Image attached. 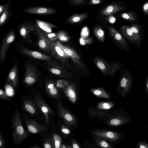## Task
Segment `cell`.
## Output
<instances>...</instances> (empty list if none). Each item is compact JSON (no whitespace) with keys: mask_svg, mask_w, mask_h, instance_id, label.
I'll return each mask as SVG.
<instances>
[{"mask_svg":"<svg viewBox=\"0 0 148 148\" xmlns=\"http://www.w3.org/2000/svg\"><path fill=\"white\" fill-rule=\"evenodd\" d=\"M12 124V128L14 129L12 137L13 140L14 144L16 145L19 146L21 143L28 137L29 132L25 130L23 126L21 121L20 113L18 109L16 110L11 119Z\"/></svg>","mask_w":148,"mask_h":148,"instance_id":"cell-1","label":"cell"},{"mask_svg":"<svg viewBox=\"0 0 148 148\" xmlns=\"http://www.w3.org/2000/svg\"><path fill=\"white\" fill-rule=\"evenodd\" d=\"M134 77L132 73L126 69L121 71L118 90L123 97L127 96L132 89Z\"/></svg>","mask_w":148,"mask_h":148,"instance_id":"cell-2","label":"cell"},{"mask_svg":"<svg viewBox=\"0 0 148 148\" xmlns=\"http://www.w3.org/2000/svg\"><path fill=\"white\" fill-rule=\"evenodd\" d=\"M94 62L103 75L107 77L113 76L115 73L123 66L120 63H109L98 57L95 58Z\"/></svg>","mask_w":148,"mask_h":148,"instance_id":"cell-3","label":"cell"},{"mask_svg":"<svg viewBox=\"0 0 148 148\" xmlns=\"http://www.w3.org/2000/svg\"><path fill=\"white\" fill-rule=\"evenodd\" d=\"M46 67L49 71L59 77L64 79H72V75L61 62L56 60L47 61Z\"/></svg>","mask_w":148,"mask_h":148,"instance_id":"cell-4","label":"cell"},{"mask_svg":"<svg viewBox=\"0 0 148 148\" xmlns=\"http://www.w3.org/2000/svg\"><path fill=\"white\" fill-rule=\"evenodd\" d=\"M56 42L64 52L70 57L75 66L78 70H85L86 66L85 64L82 61L81 59L75 50L70 47L62 44L59 41Z\"/></svg>","mask_w":148,"mask_h":148,"instance_id":"cell-5","label":"cell"},{"mask_svg":"<svg viewBox=\"0 0 148 148\" xmlns=\"http://www.w3.org/2000/svg\"><path fill=\"white\" fill-rule=\"evenodd\" d=\"M92 134L99 138L103 139L111 142H116L124 137L122 134L107 130H97L92 131Z\"/></svg>","mask_w":148,"mask_h":148,"instance_id":"cell-6","label":"cell"},{"mask_svg":"<svg viewBox=\"0 0 148 148\" xmlns=\"http://www.w3.org/2000/svg\"><path fill=\"white\" fill-rule=\"evenodd\" d=\"M108 28L110 36L118 46L122 50L129 51L130 50V47L121 34L114 28L109 26Z\"/></svg>","mask_w":148,"mask_h":148,"instance_id":"cell-7","label":"cell"},{"mask_svg":"<svg viewBox=\"0 0 148 148\" xmlns=\"http://www.w3.org/2000/svg\"><path fill=\"white\" fill-rule=\"evenodd\" d=\"M15 35L13 30H10L3 38L0 50V62H3L5 59L6 53L10 44L14 41Z\"/></svg>","mask_w":148,"mask_h":148,"instance_id":"cell-8","label":"cell"},{"mask_svg":"<svg viewBox=\"0 0 148 148\" xmlns=\"http://www.w3.org/2000/svg\"><path fill=\"white\" fill-rule=\"evenodd\" d=\"M55 52V58L66 67L71 69V65L69 62L70 57L64 52L58 44L56 41L52 42Z\"/></svg>","mask_w":148,"mask_h":148,"instance_id":"cell-9","label":"cell"},{"mask_svg":"<svg viewBox=\"0 0 148 148\" xmlns=\"http://www.w3.org/2000/svg\"><path fill=\"white\" fill-rule=\"evenodd\" d=\"M57 108L59 116L63 119L66 124L71 126L75 124L76 121L75 116L64 108L59 102L57 103Z\"/></svg>","mask_w":148,"mask_h":148,"instance_id":"cell-10","label":"cell"},{"mask_svg":"<svg viewBox=\"0 0 148 148\" xmlns=\"http://www.w3.org/2000/svg\"><path fill=\"white\" fill-rule=\"evenodd\" d=\"M39 28L37 24L33 22L25 21L21 24L19 30L21 36L23 38L26 39L29 37L32 32L36 31Z\"/></svg>","mask_w":148,"mask_h":148,"instance_id":"cell-11","label":"cell"},{"mask_svg":"<svg viewBox=\"0 0 148 148\" xmlns=\"http://www.w3.org/2000/svg\"><path fill=\"white\" fill-rule=\"evenodd\" d=\"M35 103L44 115L46 123L49 125V114L54 115L53 111L38 95L35 97Z\"/></svg>","mask_w":148,"mask_h":148,"instance_id":"cell-12","label":"cell"},{"mask_svg":"<svg viewBox=\"0 0 148 148\" xmlns=\"http://www.w3.org/2000/svg\"><path fill=\"white\" fill-rule=\"evenodd\" d=\"M38 76L37 70L35 67L30 64H27L24 77L25 83L29 85L33 84L37 81Z\"/></svg>","mask_w":148,"mask_h":148,"instance_id":"cell-13","label":"cell"},{"mask_svg":"<svg viewBox=\"0 0 148 148\" xmlns=\"http://www.w3.org/2000/svg\"><path fill=\"white\" fill-rule=\"evenodd\" d=\"M23 11L26 13L35 14L50 15L56 13L58 11L51 8L42 6L30 7L24 9Z\"/></svg>","mask_w":148,"mask_h":148,"instance_id":"cell-14","label":"cell"},{"mask_svg":"<svg viewBox=\"0 0 148 148\" xmlns=\"http://www.w3.org/2000/svg\"><path fill=\"white\" fill-rule=\"evenodd\" d=\"M38 44V47L41 50L51 57H55L54 51L51 42L39 36Z\"/></svg>","mask_w":148,"mask_h":148,"instance_id":"cell-15","label":"cell"},{"mask_svg":"<svg viewBox=\"0 0 148 148\" xmlns=\"http://www.w3.org/2000/svg\"><path fill=\"white\" fill-rule=\"evenodd\" d=\"M25 121L28 131L32 133L38 134L47 129L46 127L41 125L33 120L26 118Z\"/></svg>","mask_w":148,"mask_h":148,"instance_id":"cell-16","label":"cell"},{"mask_svg":"<svg viewBox=\"0 0 148 148\" xmlns=\"http://www.w3.org/2000/svg\"><path fill=\"white\" fill-rule=\"evenodd\" d=\"M21 52L24 54L35 59L47 61L52 60L50 56L38 51H32L25 48H22Z\"/></svg>","mask_w":148,"mask_h":148,"instance_id":"cell-17","label":"cell"},{"mask_svg":"<svg viewBox=\"0 0 148 148\" xmlns=\"http://www.w3.org/2000/svg\"><path fill=\"white\" fill-rule=\"evenodd\" d=\"M131 118L129 114H121L112 119L109 121V124L114 126L123 125L129 123Z\"/></svg>","mask_w":148,"mask_h":148,"instance_id":"cell-18","label":"cell"},{"mask_svg":"<svg viewBox=\"0 0 148 148\" xmlns=\"http://www.w3.org/2000/svg\"><path fill=\"white\" fill-rule=\"evenodd\" d=\"M7 82L15 88L18 84L17 64H15L11 69L8 77Z\"/></svg>","mask_w":148,"mask_h":148,"instance_id":"cell-19","label":"cell"},{"mask_svg":"<svg viewBox=\"0 0 148 148\" xmlns=\"http://www.w3.org/2000/svg\"><path fill=\"white\" fill-rule=\"evenodd\" d=\"M76 89L75 84L72 83L63 89L65 95L73 103H75L77 100Z\"/></svg>","mask_w":148,"mask_h":148,"instance_id":"cell-20","label":"cell"},{"mask_svg":"<svg viewBox=\"0 0 148 148\" xmlns=\"http://www.w3.org/2000/svg\"><path fill=\"white\" fill-rule=\"evenodd\" d=\"M121 32L123 35L132 45L137 47L136 39L132 32L130 29V27L123 25L121 28Z\"/></svg>","mask_w":148,"mask_h":148,"instance_id":"cell-21","label":"cell"},{"mask_svg":"<svg viewBox=\"0 0 148 148\" xmlns=\"http://www.w3.org/2000/svg\"><path fill=\"white\" fill-rule=\"evenodd\" d=\"M47 92L50 96L55 98L59 97V94L56 84L53 81H47L45 85Z\"/></svg>","mask_w":148,"mask_h":148,"instance_id":"cell-22","label":"cell"},{"mask_svg":"<svg viewBox=\"0 0 148 148\" xmlns=\"http://www.w3.org/2000/svg\"><path fill=\"white\" fill-rule=\"evenodd\" d=\"M124 9V7L118 4H112L106 7L102 11L101 15L103 16H110Z\"/></svg>","mask_w":148,"mask_h":148,"instance_id":"cell-23","label":"cell"},{"mask_svg":"<svg viewBox=\"0 0 148 148\" xmlns=\"http://www.w3.org/2000/svg\"><path fill=\"white\" fill-rule=\"evenodd\" d=\"M86 12L74 14L68 18L65 21L67 23L75 24L81 22L88 16Z\"/></svg>","mask_w":148,"mask_h":148,"instance_id":"cell-24","label":"cell"},{"mask_svg":"<svg viewBox=\"0 0 148 148\" xmlns=\"http://www.w3.org/2000/svg\"><path fill=\"white\" fill-rule=\"evenodd\" d=\"M7 6L4 12L1 15L0 19V26L5 24L8 20L12 14L10 1L7 3Z\"/></svg>","mask_w":148,"mask_h":148,"instance_id":"cell-25","label":"cell"},{"mask_svg":"<svg viewBox=\"0 0 148 148\" xmlns=\"http://www.w3.org/2000/svg\"><path fill=\"white\" fill-rule=\"evenodd\" d=\"M23 107L25 111L32 114H34L37 112L35 104L30 100H25L23 101Z\"/></svg>","mask_w":148,"mask_h":148,"instance_id":"cell-26","label":"cell"},{"mask_svg":"<svg viewBox=\"0 0 148 148\" xmlns=\"http://www.w3.org/2000/svg\"><path fill=\"white\" fill-rule=\"evenodd\" d=\"M35 33L40 36L47 40L51 42H54L58 39L57 33H45L40 29L35 31Z\"/></svg>","mask_w":148,"mask_h":148,"instance_id":"cell-27","label":"cell"},{"mask_svg":"<svg viewBox=\"0 0 148 148\" xmlns=\"http://www.w3.org/2000/svg\"><path fill=\"white\" fill-rule=\"evenodd\" d=\"M130 27L136 39L137 47H138L140 45L142 39L140 27L136 24L133 25Z\"/></svg>","mask_w":148,"mask_h":148,"instance_id":"cell-28","label":"cell"},{"mask_svg":"<svg viewBox=\"0 0 148 148\" xmlns=\"http://www.w3.org/2000/svg\"><path fill=\"white\" fill-rule=\"evenodd\" d=\"M36 22V24L39 27L47 33H50L51 32L52 29L56 28L57 26L51 23L43 22L37 19L34 20Z\"/></svg>","mask_w":148,"mask_h":148,"instance_id":"cell-29","label":"cell"},{"mask_svg":"<svg viewBox=\"0 0 148 148\" xmlns=\"http://www.w3.org/2000/svg\"><path fill=\"white\" fill-rule=\"evenodd\" d=\"M90 91L94 95L99 97L108 99L110 98L109 95L102 88H92Z\"/></svg>","mask_w":148,"mask_h":148,"instance_id":"cell-30","label":"cell"},{"mask_svg":"<svg viewBox=\"0 0 148 148\" xmlns=\"http://www.w3.org/2000/svg\"><path fill=\"white\" fill-rule=\"evenodd\" d=\"M94 33L100 41L103 42L104 40L105 37L104 32L102 28L99 26H97L94 29Z\"/></svg>","mask_w":148,"mask_h":148,"instance_id":"cell-31","label":"cell"},{"mask_svg":"<svg viewBox=\"0 0 148 148\" xmlns=\"http://www.w3.org/2000/svg\"><path fill=\"white\" fill-rule=\"evenodd\" d=\"M113 103L107 101H101L99 102L97 105V107L99 109L103 110L109 109L113 107Z\"/></svg>","mask_w":148,"mask_h":148,"instance_id":"cell-32","label":"cell"},{"mask_svg":"<svg viewBox=\"0 0 148 148\" xmlns=\"http://www.w3.org/2000/svg\"><path fill=\"white\" fill-rule=\"evenodd\" d=\"M44 147L45 148H55L54 142L52 137L46 138Z\"/></svg>","mask_w":148,"mask_h":148,"instance_id":"cell-33","label":"cell"},{"mask_svg":"<svg viewBox=\"0 0 148 148\" xmlns=\"http://www.w3.org/2000/svg\"><path fill=\"white\" fill-rule=\"evenodd\" d=\"M52 137L54 142L55 148H60L62 143V139L60 136L57 134L54 133L53 134Z\"/></svg>","mask_w":148,"mask_h":148,"instance_id":"cell-34","label":"cell"},{"mask_svg":"<svg viewBox=\"0 0 148 148\" xmlns=\"http://www.w3.org/2000/svg\"><path fill=\"white\" fill-rule=\"evenodd\" d=\"M120 16L124 19L132 21H135L137 18L134 14L130 12L121 14Z\"/></svg>","mask_w":148,"mask_h":148,"instance_id":"cell-35","label":"cell"},{"mask_svg":"<svg viewBox=\"0 0 148 148\" xmlns=\"http://www.w3.org/2000/svg\"><path fill=\"white\" fill-rule=\"evenodd\" d=\"M71 83L66 80H58L56 83V85L58 88H62L63 89L69 85Z\"/></svg>","mask_w":148,"mask_h":148,"instance_id":"cell-36","label":"cell"},{"mask_svg":"<svg viewBox=\"0 0 148 148\" xmlns=\"http://www.w3.org/2000/svg\"><path fill=\"white\" fill-rule=\"evenodd\" d=\"M57 34L58 39L62 41H67L69 38L66 34L63 31L59 32L57 33Z\"/></svg>","mask_w":148,"mask_h":148,"instance_id":"cell-37","label":"cell"},{"mask_svg":"<svg viewBox=\"0 0 148 148\" xmlns=\"http://www.w3.org/2000/svg\"><path fill=\"white\" fill-rule=\"evenodd\" d=\"M96 143L98 146L103 148H112V147L104 140H99L96 141Z\"/></svg>","mask_w":148,"mask_h":148,"instance_id":"cell-38","label":"cell"},{"mask_svg":"<svg viewBox=\"0 0 148 148\" xmlns=\"http://www.w3.org/2000/svg\"><path fill=\"white\" fill-rule=\"evenodd\" d=\"M137 147L140 148H148V143L146 141L141 140L137 143Z\"/></svg>","mask_w":148,"mask_h":148,"instance_id":"cell-39","label":"cell"},{"mask_svg":"<svg viewBox=\"0 0 148 148\" xmlns=\"http://www.w3.org/2000/svg\"><path fill=\"white\" fill-rule=\"evenodd\" d=\"M0 98L4 100H8L10 99L8 96L5 91L3 90L0 89Z\"/></svg>","mask_w":148,"mask_h":148,"instance_id":"cell-40","label":"cell"},{"mask_svg":"<svg viewBox=\"0 0 148 148\" xmlns=\"http://www.w3.org/2000/svg\"><path fill=\"white\" fill-rule=\"evenodd\" d=\"M91 39L88 38L86 39L85 38L81 37L79 40V42L81 44L83 45H85L87 43H89L91 42Z\"/></svg>","mask_w":148,"mask_h":148,"instance_id":"cell-41","label":"cell"},{"mask_svg":"<svg viewBox=\"0 0 148 148\" xmlns=\"http://www.w3.org/2000/svg\"><path fill=\"white\" fill-rule=\"evenodd\" d=\"M86 28L83 29L81 33V37L84 38H86L89 35V32L87 31Z\"/></svg>","mask_w":148,"mask_h":148,"instance_id":"cell-42","label":"cell"},{"mask_svg":"<svg viewBox=\"0 0 148 148\" xmlns=\"http://www.w3.org/2000/svg\"><path fill=\"white\" fill-rule=\"evenodd\" d=\"M5 145V142L3 135L1 133L0 135V148H3Z\"/></svg>","mask_w":148,"mask_h":148,"instance_id":"cell-43","label":"cell"},{"mask_svg":"<svg viewBox=\"0 0 148 148\" xmlns=\"http://www.w3.org/2000/svg\"><path fill=\"white\" fill-rule=\"evenodd\" d=\"M72 3L75 4H84L85 2L84 0H70Z\"/></svg>","mask_w":148,"mask_h":148,"instance_id":"cell-44","label":"cell"},{"mask_svg":"<svg viewBox=\"0 0 148 148\" xmlns=\"http://www.w3.org/2000/svg\"><path fill=\"white\" fill-rule=\"evenodd\" d=\"M7 3L4 5H0V15H1L5 10L7 6Z\"/></svg>","mask_w":148,"mask_h":148,"instance_id":"cell-45","label":"cell"},{"mask_svg":"<svg viewBox=\"0 0 148 148\" xmlns=\"http://www.w3.org/2000/svg\"><path fill=\"white\" fill-rule=\"evenodd\" d=\"M61 129L62 132L65 134H69L70 133L69 130L64 125L62 126Z\"/></svg>","mask_w":148,"mask_h":148,"instance_id":"cell-46","label":"cell"},{"mask_svg":"<svg viewBox=\"0 0 148 148\" xmlns=\"http://www.w3.org/2000/svg\"><path fill=\"white\" fill-rule=\"evenodd\" d=\"M102 2V1L101 0H91L90 2L89 5L98 4Z\"/></svg>","mask_w":148,"mask_h":148,"instance_id":"cell-47","label":"cell"},{"mask_svg":"<svg viewBox=\"0 0 148 148\" xmlns=\"http://www.w3.org/2000/svg\"><path fill=\"white\" fill-rule=\"evenodd\" d=\"M143 10L145 14L148 15V2L144 5L143 7Z\"/></svg>","mask_w":148,"mask_h":148,"instance_id":"cell-48","label":"cell"},{"mask_svg":"<svg viewBox=\"0 0 148 148\" xmlns=\"http://www.w3.org/2000/svg\"><path fill=\"white\" fill-rule=\"evenodd\" d=\"M108 20L110 23H113L115 21L116 18L113 16L111 15L109 17Z\"/></svg>","mask_w":148,"mask_h":148,"instance_id":"cell-49","label":"cell"},{"mask_svg":"<svg viewBox=\"0 0 148 148\" xmlns=\"http://www.w3.org/2000/svg\"><path fill=\"white\" fill-rule=\"evenodd\" d=\"M145 87L146 89V91L148 97V77L146 79L145 82Z\"/></svg>","mask_w":148,"mask_h":148,"instance_id":"cell-50","label":"cell"},{"mask_svg":"<svg viewBox=\"0 0 148 148\" xmlns=\"http://www.w3.org/2000/svg\"><path fill=\"white\" fill-rule=\"evenodd\" d=\"M73 147V148H79V145L76 143H73L72 144Z\"/></svg>","mask_w":148,"mask_h":148,"instance_id":"cell-51","label":"cell"},{"mask_svg":"<svg viewBox=\"0 0 148 148\" xmlns=\"http://www.w3.org/2000/svg\"><path fill=\"white\" fill-rule=\"evenodd\" d=\"M29 147L30 148H40V147L38 145H35L33 146H29Z\"/></svg>","mask_w":148,"mask_h":148,"instance_id":"cell-52","label":"cell"},{"mask_svg":"<svg viewBox=\"0 0 148 148\" xmlns=\"http://www.w3.org/2000/svg\"><path fill=\"white\" fill-rule=\"evenodd\" d=\"M60 148H66V147L65 145L63 144L62 145L60 146Z\"/></svg>","mask_w":148,"mask_h":148,"instance_id":"cell-53","label":"cell"},{"mask_svg":"<svg viewBox=\"0 0 148 148\" xmlns=\"http://www.w3.org/2000/svg\"><path fill=\"white\" fill-rule=\"evenodd\" d=\"M52 0H46V1H47V2H49V1H51Z\"/></svg>","mask_w":148,"mask_h":148,"instance_id":"cell-54","label":"cell"},{"mask_svg":"<svg viewBox=\"0 0 148 148\" xmlns=\"http://www.w3.org/2000/svg\"><path fill=\"white\" fill-rule=\"evenodd\" d=\"M1 0L2 1H5L6 0Z\"/></svg>","mask_w":148,"mask_h":148,"instance_id":"cell-55","label":"cell"}]
</instances>
